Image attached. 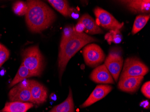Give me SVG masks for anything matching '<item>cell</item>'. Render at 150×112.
Segmentation results:
<instances>
[{
    "label": "cell",
    "mask_w": 150,
    "mask_h": 112,
    "mask_svg": "<svg viewBox=\"0 0 150 112\" xmlns=\"http://www.w3.org/2000/svg\"><path fill=\"white\" fill-rule=\"evenodd\" d=\"M13 11L16 15L19 16L25 15L28 10L27 3L22 1H17L13 6Z\"/></svg>",
    "instance_id": "obj_21"
},
{
    "label": "cell",
    "mask_w": 150,
    "mask_h": 112,
    "mask_svg": "<svg viewBox=\"0 0 150 112\" xmlns=\"http://www.w3.org/2000/svg\"><path fill=\"white\" fill-rule=\"evenodd\" d=\"M80 13L75 8H70L69 16L71 17L74 19H77L79 18Z\"/></svg>",
    "instance_id": "obj_25"
},
{
    "label": "cell",
    "mask_w": 150,
    "mask_h": 112,
    "mask_svg": "<svg viewBox=\"0 0 150 112\" xmlns=\"http://www.w3.org/2000/svg\"><path fill=\"white\" fill-rule=\"evenodd\" d=\"M75 31L74 27L70 26L66 27L63 31L60 45H62L67 40L70 38L74 34Z\"/></svg>",
    "instance_id": "obj_22"
},
{
    "label": "cell",
    "mask_w": 150,
    "mask_h": 112,
    "mask_svg": "<svg viewBox=\"0 0 150 112\" xmlns=\"http://www.w3.org/2000/svg\"><path fill=\"white\" fill-rule=\"evenodd\" d=\"M90 79L94 82L102 84H114L113 79L105 65L99 66L93 70Z\"/></svg>",
    "instance_id": "obj_10"
},
{
    "label": "cell",
    "mask_w": 150,
    "mask_h": 112,
    "mask_svg": "<svg viewBox=\"0 0 150 112\" xmlns=\"http://www.w3.org/2000/svg\"><path fill=\"white\" fill-rule=\"evenodd\" d=\"M142 92L148 99L150 98V81L145 82L141 88Z\"/></svg>",
    "instance_id": "obj_24"
},
{
    "label": "cell",
    "mask_w": 150,
    "mask_h": 112,
    "mask_svg": "<svg viewBox=\"0 0 150 112\" xmlns=\"http://www.w3.org/2000/svg\"><path fill=\"white\" fill-rule=\"evenodd\" d=\"M33 107L32 103L11 101L6 103L0 112H27Z\"/></svg>",
    "instance_id": "obj_15"
},
{
    "label": "cell",
    "mask_w": 150,
    "mask_h": 112,
    "mask_svg": "<svg viewBox=\"0 0 150 112\" xmlns=\"http://www.w3.org/2000/svg\"><path fill=\"white\" fill-rule=\"evenodd\" d=\"M96 39L88 36L85 33H77L75 31L74 34L70 38L62 45H60L58 69L60 81L67 65L71 58L85 45L98 41Z\"/></svg>",
    "instance_id": "obj_2"
},
{
    "label": "cell",
    "mask_w": 150,
    "mask_h": 112,
    "mask_svg": "<svg viewBox=\"0 0 150 112\" xmlns=\"http://www.w3.org/2000/svg\"><path fill=\"white\" fill-rule=\"evenodd\" d=\"M1 45H2V44H0V50H1Z\"/></svg>",
    "instance_id": "obj_28"
},
{
    "label": "cell",
    "mask_w": 150,
    "mask_h": 112,
    "mask_svg": "<svg viewBox=\"0 0 150 112\" xmlns=\"http://www.w3.org/2000/svg\"><path fill=\"white\" fill-rule=\"evenodd\" d=\"M149 18L150 15H140L136 18L132 29V34H135L141 31L146 25Z\"/></svg>",
    "instance_id": "obj_19"
},
{
    "label": "cell",
    "mask_w": 150,
    "mask_h": 112,
    "mask_svg": "<svg viewBox=\"0 0 150 112\" xmlns=\"http://www.w3.org/2000/svg\"><path fill=\"white\" fill-rule=\"evenodd\" d=\"M74 28H75V31L77 33H82L85 31V26L83 23L80 22H78Z\"/></svg>",
    "instance_id": "obj_26"
},
{
    "label": "cell",
    "mask_w": 150,
    "mask_h": 112,
    "mask_svg": "<svg viewBox=\"0 0 150 112\" xmlns=\"http://www.w3.org/2000/svg\"><path fill=\"white\" fill-rule=\"evenodd\" d=\"M49 112H75L72 90L70 87L67 99L62 103L54 107Z\"/></svg>",
    "instance_id": "obj_16"
},
{
    "label": "cell",
    "mask_w": 150,
    "mask_h": 112,
    "mask_svg": "<svg viewBox=\"0 0 150 112\" xmlns=\"http://www.w3.org/2000/svg\"><path fill=\"white\" fill-rule=\"evenodd\" d=\"M83 55L86 64L91 67L98 66L105 59V55L99 45L91 44L83 50Z\"/></svg>",
    "instance_id": "obj_5"
},
{
    "label": "cell",
    "mask_w": 150,
    "mask_h": 112,
    "mask_svg": "<svg viewBox=\"0 0 150 112\" xmlns=\"http://www.w3.org/2000/svg\"><path fill=\"white\" fill-rule=\"evenodd\" d=\"M140 105L141 106H142L144 108H148L150 106V103L148 101H144L140 104Z\"/></svg>",
    "instance_id": "obj_27"
},
{
    "label": "cell",
    "mask_w": 150,
    "mask_h": 112,
    "mask_svg": "<svg viewBox=\"0 0 150 112\" xmlns=\"http://www.w3.org/2000/svg\"><path fill=\"white\" fill-rule=\"evenodd\" d=\"M149 72V68L137 58H129L125 61L120 79L130 77L144 76Z\"/></svg>",
    "instance_id": "obj_4"
},
{
    "label": "cell",
    "mask_w": 150,
    "mask_h": 112,
    "mask_svg": "<svg viewBox=\"0 0 150 112\" xmlns=\"http://www.w3.org/2000/svg\"><path fill=\"white\" fill-rule=\"evenodd\" d=\"M126 8L134 13H149L150 1L149 0H129L119 1Z\"/></svg>",
    "instance_id": "obj_13"
},
{
    "label": "cell",
    "mask_w": 150,
    "mask_h": 112,
    "mask_svg": "<svg viewBox=\"0 0 150 112\" xmlns=\"http://www.w3.org/2000/svg\"><path fill=\"white\" fill-rule=\"evenodd\" d=\"M49 3L55 10L65 17L69 16L70 7L67 1L64 0H49Z\"/></svg>",
    "instance_id": "obj_18"
},
{
    "label": "cell",
    "mask_w": 150,
    "mask_h": 112,
    "mask_svg": "<svg viewBox=\"0 0 150 112\" xmlns=\"http://www.w3.org/2000/svg\"><path fill=\"white\" fill-rule=\"evenodd\" d=\"M105 38L110 44L111 42L119 44L122 41V36L119 30H111L105 35Z\"/></svg>",
    "instance_id": "obj_20"
},
{
    "label": "cell",
    "mask_w": 150,
    "mask_h": 112,
    "mask_svg": "<svg viewBox=\"0 0 150 112\" xmlns=\"http://www.w3.org/2000/svg\"><path fill=\"white\" fill-rule=\"evenodd\" d=\"M33 76H34L33 75V73L28 68H26L23 64H22L20 66V67L18 69L16 75L10 83L9 87H12L18 83H19L22 81L26 80L27 78Z\"/></svg>",
    "instance_id": "obj_17"
},
{
    "label": "cell",
    "mask_w": 150,
    "mask_h": 112,
    "mask_svg": "<svg viewBox=\"0 0 150 112\" xmlns=\"http://www.w3.org/2000/svg\"><path fill=\"white\" fill-rule=\"evenodd\" d=\"M79 22L84 24L85 31L90 34H103V31L97 24L94 19L88 13H85L79 19Z\"/></svg>",
    "instance_id": "obj_14"
},
{
    "label": "cell",
    "mask_w": 150,
    "mask_h": 112,
    "mask_svg": "<svg viewBox=\"0 0 150 112\" xmlns=\"http://www.w3.org/2000/svg\"><path fill=\"white\" fill-rule=\"evenodd\" d=\"M25 14L26 24L33 32L39 33L48 28L56 19L54 11L39 1H28Z\"/></svg>",
    "instance_id": "obj_1"
},
{
    "label": "cell",
    "mask_w": 150,
    "mask_h": 112,
    "mask_svg": "<svg viewBox=\"0 0 150 112\" xmlns=\"http://www.w3.org/2000/svg\"><path fill=\"white\" fill-rule=\"evenodd\" d=\"M34 76H40L44 69V61L38 46L25 49L22 52V63Z\"/></svg>",
    "instance_id": "obj_3"
},
{
    "label": "cell",
    "mask_w": 150,
    "mask_h": 112,
    "mask_svg": "<svg viewBox=\"0 0 150 112\" xmlns=\"http://www.w3.org/2000/svg\"><path fill=\"white\" fill-rule=\"evenodd\" d=\"M8 96L11 102L32 103L30 88H24L18 85L11 89Z\"/></svg>",
    "instance_id": "obj_12"
},
{
    "label": "cell",
    "mask_w": 150,
    "mask_h": 112,
    "mask_svg": "<svg viewBox=\"0 0 150 112\" xmlns=\"http://www.w3.org/2000/svg\"><path fill=\"white\" fill-rule=\"evenodd\" d=\"M112 90V87L109 85H98L97 86L88 98L80 107L83 108L91 106L92 104L106 97Z\"/></svg>",
    "instance_id": "obj_9"
},
{
    "label": "cell",
    "mask_w": 150,
    "mask_h": 112,
    "mask_svg": "<svg viewBox=\"0 0 150 112\" xmlns=\"http://www.w3.org/2000/svg\"><path fill=\"white\" fill-rule=\"evenodd\" d=\"M94 13L98 26L100 25L105 29L111 30H119L123 27V23H120L111 13L99 7L94 9Z\"/></svg>",
    "instance_id": "obj_6"
},
{
    "label": "cell",
    "mask_w": 150,
    "mask_h": 112,
    "mask_svg": "<svg viewBox=\"0 0 150 112\" xmlns=\"http://www.w3.org/2000/svg\"><path fill=\"white\" fill-rule=\"evenodd\" d=\"M10 52L4 45H1V48L0 50V67L9 58Z\"/></svg>",
    "instance_id": "obj_23"
},
{
    "label": "cell",
    "mask_w": 150,
    "mask_h": 112,
    "mask_svg": "<svg viewBox=\"0 0 150 112\" xmlns=\"http://www.w3.org/2000/svg\"><path fill=\"white\" fill-rule=\"evenodd\" d=\"M30 90L32 103L42 104L46 102L48 91L46 87L35 80H30Z\"/></svg>",
    "instance_id": "obj_8"
},
{
    "label": "cell",
    "mask_w": 150,
    "mask_h": 112,
    "mask_svg": "<svg viewBox=\"0 0 150 112\" xmlns=\"http://www.w3.org/2000/svg\"><path fill=\"white\" fill-rule=\"evenodd\" d=\"M123 64V58L119 51H111L105 60L104 65L115 82L118 80Z\"/></svg>",
    "instance_id": "obj_7"
},
{
    "label": "cell",
    "mask_w": 150,
    "mask_h": 112,
    "mask_svg": "<svg viewBox=\"0 0 150 112\" xmlns=\"http://www.w3.org/2000/svg\"><path fill=\"white\" fill-rule=\"evenodd\" d=\"M144 76L130 77L120 79L118 87L120 90L128 93H134L139 89Z\"/></svg>",
    "instance_id": "obj_11"
}]
</instances>
